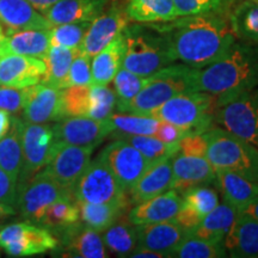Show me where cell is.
<instances>
[{
    "mask_svg": "<svg viewBox=\"0 0 258 258\" xmlns=\"http://www.w3.org/2000/svg\"><path fill=\"white\" fill-rule=\"evenodd\" d=\"M166 37L175 61L201 70L225 55L235 42L221 12L180 16L163 23H151Z\"/></svg>",
    "mask_w": 258,
    "mask_h": 258,
    "instance_id": "1",
    "label": "cell"
},
{
    "mask_svg": "<svg viewBox=\"0 0 258 258\" xmlns=\"http://www.w3.org/2000/svg\"><path fill=\"white\" fill-rule=\"evenodd\" d=\"M199 91L215 97V106L258 86V48L234 42L225 55L199 70Z\"/></svg>",
    "mask_w": 258,
    "mask_h": 258,
    "instance_id": "2",
    "label": "cell"
},
{
    "mask_svg": "<svg viewBox=\"0 0 258 258\" xmlns=\"http://www.w3.org/2000/svg\"><path fill=\"white\" fill-rule=\"evenodd\" d=\"M198 77V69L185 63H171L148 76L143 89L118 112L150 115L172 97L199 91Z\"/></svg>",
    "mask_w": 258,
    "mask_h": 258,
    "instance_id": "3",
    "label": "cell"
},
{
    "mask_svg": "<svg viewBox=\"0 0 258 258\" xmlns=\"http://www.w3.org/2000/svg\"><path fill=\"white\" fill-rule=\"evenodd\" d=\"M122 36L124 41L122 67L135 74L148 77L175 62L166 37L153 24H128Z\"/></svg>",
    "mask_w": 258,
    "mask_h": 258,
    "instance_id": "4",
    "label": "cell"
},
{
    "mask_svg": "<svg viewBox=\"0 0 258 258\" xmlns=\"http://www.w3.org/2000/svg\"><path fill=\"white\" fill-rule=\"evenodd\" d=\"M207 154L215 170H227L258 183V148L225 128L205 132Z\"/></svg>",
    "mask_w": 258,
    "mask_h": 258,
    "instance_id": "5",
    "label": "cell"
},
{
    "mask_svg": "<svg viewBox=\"0 0 258 258\" xmlns=\"http://www.w3.org/2000/svg\"><path fill=\"white\" fill-rule=\"evenodd\" d=\"M215 97L205 91L180 93L161 104L150 116L182 128L186 135L203 134L214 121Z\"/></svg>",
    "mask_w": 258,
    "mask_h": 258,
    "instance_id": "6",
    "label": "cell"
},
{
    "mask_svg": "<svg viewBox=\"0 0 258 258\" xmlns=\"http://www.w3.org/2000/svg\"><path fill=\"white\" fill-rule=\"evenodd\" d=\"M71 196H73L72 190L60 184L42 169L21 185L17 207L25 220L41 224L44 213L54 202Z\"/></svg>",
    "mask_w": 258,
    "mask_h": 258,
    "instance_id": "7",
    "label": "cell"
},
{
    "mask_svg": "<svg viewBox=\"0 0 258 258\" xmlns=\"http://www.w3.org/2000/svg\"><path fill=\"white\" fill-rule=\"evenodd\" d=\"M214 121L258 148V86L218 104Z\"/></svg>",
    "mask_w": 258,
    "mask_h": 258,
    "instance_id": "8",
    "label": "cell"
},
{
    "mask_svg": "<svg viewBox=\"0 0 258 258\" xmlns=\"http://www.w3.org/2000/svg\"><path fill=\"white\" fill-rule=\"evenodd\" d=\"M125 194L111 170L99 158L89 164L73 188V196L78 202L128 203Z\"/></svg>",
    "mask_w": 258,
    "mask_h": 258,
    "instance_id": "9",
    "label": "cell"
},
{
    "mask_svg": "<svg viewBox=\"0 0 258 258\" xmlns=\"http://www.w3.org/2000/svg\"><path fill=\"white\" fill-rule=\"evenodd\" d=\"M57 239L46 227L16 222L0 230V249L11 257H30L54 250Z\"/></svg>",
    "mask_w": 258,
    "mask_h": 258,
    "instance_id": "10",
    "label": "cell"
},
{
    "mask_svg": "<svg viewBox=\"0 0 258 258\" xmlns=\"http://www.w3.org/2000/svg\"><path fill=\"white\" fill-rule=\"evenodd\" d=\"M55 148L51 125L23 121L22 125V153L23 166L19 175V186L43 169L50 160ZM18 184V183H17Z\"/></svg>",
    "mask_w": 258,
    "mask_h": 258,
    "instance_id": "11",
    "label": "cell"
},
{
    "mask_svg": "<svg viewBox=\"0 0 258 258\" xmlns=\"http://www.w3.org/2000/svg\"><path fill=\"white\" fill-rule=\"evenodd\" d=\"M98 158L111 170L125 191H129L140 177L152 165L140 151L118 138L102 151Z\"/></svg>",
    "mask_w": 258,
    "mask_h": 258,
    "instance_id": "12",
    "label": "cell"
},
{
    "mask_svg": "<svg viewBox=\"0 0 258 258\" xmlns=\"http://www.w3.org/2000/svg\"><path fill=\"white\" fill-rule=\"evenodd\" d=\"M56 143L96 148L109 134L114 133L111 122L88 116H66L51 125Z\"/></svg>",
    "mask_w": 258,
    "mask_h": 258,
    "instance_id": "13",
    "label": "cell"
},
{
    "mask_svg": "<svg viewBox=\"0 0 258 258\" xmlns=\"http://www.w3.org/2000/svg\"><path fill=\"white\" fill-rule=\"evenodd\" d=\"M93 150V147L73 146L55 141L54 152L43 170L73 192L76 183L91 163Z\"/></svg>",
    "mask_w": 258,
    "mask_h": 258,
    "instance_id": "14",
    "label": "cell"
},
{
    "mask_svg": "<svg viewBox=\"0 0 258 258\" xmlns=\"http://www.w3.org/2000/svg\"><path fill=\"white\" fill-rule=\"evenodd\" d=\"M23 106L24 120L31 123H49L66 117L62 102V90L38 83L29 86Z\"/></svg>",
    "mask_w": 258,
    "mask_h": 258,
    "instance_id": "15",
    "label": "cell"
},
{
    "mask_svg": "<svg viewBox=\"0 0 258 258\" xmlns=\"http://www.w3.org/2000/svg\"><path fill=\"white\" fill-rule=\"evenodd\" d=\"M128 24L129 18L125 12L118 6L111 5L91 22L79 47V53L91 57L96 55L118 36Z\"/></svg>",
    "mask_w": 258,
    "mask_h": 258,
    "instance_id": "16",
    "label": "cell"
},
{
    "mask_svg": "<svg viewBox=\"0 0 258 258\" xmlns=\"http://www.w3.org/2000/svg\"><path fill=\"white\" fill-rule=\"evenodd\" d=\"M46 73L43 59L34 56L5 54L0 56V85L25 89L41 83Z\"/></svg>",
    "mask_w": 258,
    "mask_h": 258,
    "instance_id": "17",
    "label": "cell"
},
{
    "mask_svg": "<svg viewBox=\"0 0 258 258\" xmlns=\"http://www.w3.org/2000/svg\"><path fill=\"white\" fill-rule=\"evenodd\" d=\"M173 180L171 189L179 195L198 185L215 182V169L206 157H186L177 152L172 158Z\"/></svg>",
    "mask_w": 258,
    "mask_h": 258,
    "instance_id": "18",
    "label": "cell"
},
{
    "mask_svg": "<svg viewBox=\"0 0 258 258\" xmlns=\"http://www.w3.org/2000/svg\"><path fill=\"white\" fill-rule=\"evenodd\" d=\"M183 198L175 189L138 203L128 213V220L135 226L157 224L176 218L182 207Z\"/></svg>",
    "mask_w": 258,
    "mask_h": 258,
    "instance_id": "19",
    "label": "cell"
},
{
    "mask_svg": "<svg viewBox=\"0 0 258 258\" xmlns=\"http://www.w3.org/2000/svg\"><path fill=\"white\" fill-rule=\"evenodd\" d=\"M139 246L146 247L156 252L170 257L178 246L188 231L180 226L175 219L157 224L137 226Z\"/></svg>",
    "mask_w": 258,
    "mask_h": 258,
    "instance_id": "20",
    "label": "cell"
},
{
    "mask_svg": "<svg viewBox=\"0 0 258 258\" xmlns=\"http://www.w3.org/2000/svg\"><path fill=\"white\" fill-rule=\"evenodd\" d=\"M111 0H60L43 12L49 23L59 25L64 23L92 22L108 9Z\"/></svg>",
    "mask_w": 258,
    "mask_h": 258,
    "instance_id": "21",
    "label": "cell"
},
{
    "mask_svg": "<svg viewBox=\"0 0 258 258\" xmlns=\"http://www.w3.org/2000/svg\"><path fill=\"white\" fill-rule=\"evenodd\" d=\"M64 256L79 258H104L108 251L99 232L84 224H74L61 232Z\"/></svg>",
    "mask_w": 258,
    "mask_h": 258,
    "instance_id": "22",
    "label": "cell"
},
{
    "mask_svg": "<svg viewBox=\"0 0 258 258\" xmlns=\"http://www.w3.org/2000/svg\"><path fill=\"white\" fill-rule=\"evenodd\" d=\"M226 252L231 257H258V221L245 213H238L224 240Z\"/></svg>",
    "mask_w": 258,
    "mask_h": 258,
    "instance_id": "23",
    "label": "cell"
},
{
    "mask_svg": "<svg viewBox=\"0 0 258 258\" xmlns=\"http://www.w3.org/2000/svg\"><path fill=\"white\" fill-rule=\"evenodd\" d=\"M0 24L5 31L50 29L53 25L28 0H0Z\"/></svg>",
    "mask_w": 258,
    "mask_h": 258,
    "instance_id": "24",
    "label": "cell"
},
{
    "mask_svg": "<svg viewBox=\"0 0 258 258\" xmlns=\"http://www.w3.org/2000/svg\"><path fill=\"white\" fill-rule=\"evenodd\" d=\"M172 158L159 160L148 167L146 172L129 190L131 200L134 205L152 199L167 191L172 186Z\"/></svg>",
    "mask_w": 258,
    "mask_h": 258,
    "instance_id": "25",
    "label": "cell"
},
{
    "mask_svg": "<svg viewBox=\"0 0 258 258\" xmlns=\"http://www.w3.org/2000/svg\"><path fill=\"white\" fill-rule=\"evenodd\" d=\"M215 182L225 202L237 213L258 199V183L227 170H215Z\"/></svg>",
    "mask_w": 258,
    "mask_h": 258,
    "instance_id": "26",
    "label": "cell"
},
{
    "mask_svg": "<svg viewBox=\"0 0 258 258\" xmlns=\"http://www.w3.org/2000/svg\"><path fill=\"white\" fill-rule=\"evenodd\" d=\"M50 29L6 31V54L43 59L51 46Z\"/></svg>",
    "mask_w": 258,
    "mask_h": 258,
    "instance_id": "27",
    "label": "cell"
},
{
    "mask_svg": "<svg viewBox=\"0 0 258 258\" xmlns=\"http://www.w3.org/2000/svg\"><path fill=\"white\" fill-rule=\"evenodd\" d=\"M237 214L238 213L230 205L224 202L209 212L201 222L188 233L211 243L224 244L226 235L230 232Z\"/></svg>",
    "mask_w": 258,
    "mask_h": 258,
    "instance_id": "28",
    "label": "cell"
},
{
    "mask_svg": "<svg viewBox=\"0 0 258 258\" xmlns=\"http://www.w3.org/2000/svg\"><path fill=\"white\" fill-rule=\"evenodd\" d=\"M123 51L124 41L121 32L110 43L106 44L101 51H98L96 55L92 56V84H95V85H108L112 82L115 74L122 66Z\"/></svg>",
    "mask_w": 258,
    "mask_h": 258,
    "instance_id": "29",
    "label": "cell"
},
{
    "mask_svg": "<svg viewBox=\"0 0 258 258\" xmlns=\"http://www.w3.org/2000/svg\"><path fill=\"white\" fill-rule=\"evenodd\" d=\"M124 12L135 23H163L178 17L173 0H127Z\"/></svg>",
    "mask_w": 258,
    "mask_h": 258,
    "instance_id": "30",
    "label": "cell"
},
{
    "mask_svg": "<svg viewBox=\"0 0 258 258\" xmlns=\"http://www.w3.org/2000/svg\"><path fill=\"white\" fill-rule=\"evenodd\" d=\"M22 125L23 121L12 117L11 127L4 138L0 140V167L18 183L23 166L22 153Z\"/></svg>",
    "mask_w": 258,
    "mask_h": 258,
    "instance_id": "31",
    "label": "cell"
},
{
    "mask_svg": "<svg viewBox=\"0 0 258 258\" xmlns=\"http://www.w3.org/2000/svg\"><path fill=\"white\" fill-rule=\"evenodd\" d=\"M78 53V49L51 44L46 56L43 57L46 73L41 83L59 90L66 89L71 64Z\"/></svg>",
    "mask_w": 258,
    "mask_h": 258,
    "instance_id": "32",
    "label": "cell"
},
{
    "mask_svg": "<svg viewBox=\"0 0 258 258\" xmlns=\"http://www.w3.org/2000/svg\"><path fill=\"white\" fill-rule=\"evenodd\" d=\"M105 247L118 257H129L139 246L137 226L120 218L102 232Z\"/></svg>",
    "mask_w": 258,
    "mask_h": 258,
    "instance_id": "33",
    "label": "cell"
},
{
    "mask_svg": "<svg viewBox=\"0 0 258 258\" xmlns=\"http://www.w3.org/2000/svg\"><path fill=\"white\" fill-rule=\"evenodd\" d=\"M230 25L235 37L258 42V0H243L230 15Z\"/></svg>",
    "mask_w": 258,
    "mask_h": 258,
    "instance_id": "34",
    "label": "cell"
},
{
    "mask_svg": "<svg viewBox=\"0 0 258 258\" xmlns=\"http://www.w3.org/2000/svg\"><path fill=\"white\" fill-rule=\"evenodd\" d=\"M78 203L83 224L99 233L121 218L127 206V203Z\"/></svg>",
    "mask_w": 258,
    "mask_h": 258,
    "instance_id": "35",
    "label": "cell"
},
{
    "mask_svg": "<svg viewBox=\"0 0 258 258\" xmlns=\"http://www.w3.org/2000/svg\"><path fill=\"white\" fill-rule=\"evenodd\" d=\"M80 220V208L79 203L71 198L59 200L54 202L44 213L41 224L48 230L62 232Z\"/></svg>",
    "mask_w": 258,
    "mask_h": 258,
    "instance_id": "36",
    "label": "cell"
},
{
    "mask_svg": "<svg viewBox=\"0 0 258 258\" xmlns=\"http://www.w3.org/2000/svg\"><path fill=\"white\" fill-rule=\"evenodd\" d=\"M118 138L134 146L152 163L173 157L178 152V143H164L154 135L118 134Z\"/></svg>",
    "mask_w": 258,
    "mask_h": 258,
    "instance_id": "37",
    "label": "cell"
},
{
    "mask_svg": "<svg viewBox=\"0 0 258 258\" xmlns=\"http://www.w3.org/2000/svg\"><path fill=\"white\" fill-rule=\"evenodd\" d=\"M226 249L221 243H211L186 233L170 257L176 258H220L226 257Z\"/></svg>",
    "mask_w": 258,
    "mask_h": 258,
    "instance_id": "38",
    "label": "cell"
},
{
    "mask_svg": "<svg viewBox=\"0 0 258 258\" xmlns=\"http://www.w3.org/2000/svg\"><path fill=\"white\" fill-rule=\"evenodd\" d=\"M114 132L120 134L132 135H154L160 121L150 115L127 114V112H117L109 117Z\"/></svg>",
    "mask_w": 258,
    "mask_h": 258,
    "instance_id": "39",
    "label": "cell"
},
{
    "mask_svg": "<svg viewBox=\"0 0 258 258\" xmlns=\"http://www.w3.org/2000/svg\"><path fill=\"white\" fill-rule=\"evenodd\" d=\"M146 78L147 77H141L124 67H120L112 79L115 93L117 97V102H116L117 110L127 105L138 95L146 83Z\"/></svg>",
    "mask_w": 258,
    "mask_h": 258,
    "instance_id": "40",
    "label": "cell"
},
{
    "mask_svg": "<svg viewBox=\"0 0 258 258\" xmlns=\"http://www.w3.org/2000/svg\"><path fill=\"white\" fill-rule=\"evenodd\" d=\"M66 116H88L91 110V85L69 86L62 90Z\"/></svg>",
    "mask_w": 258,
    "mask_h": 258,
    "instance_id": "41",
    "label": "cell"
},
{
    "mask_svg": "<svg viewBox=\"0 0 258 258\" xmlns=\"http://www.w3.org/2000/svg\"><path fill=\"white\" fill-rule=\"evenodd\" d=\"M91 22L64 23L54 25L50 29V42L55 46H62L78 49Z\"/></svg>",
    "mask_w": 258,
    "mask_h": 258,
    "instance_id": "42",
    "label": "cell"
},
{
    "mask_svg": "<svg viewBox=\"0 0 258 258\" xmlns=\"http://www.w3.org/2000/svg\"><path fill=\"white\" fill-rule=\"evenodd\" d=\"M91 110L89 117L95 120H106L114 114L117 97L115 91L108 88V85L91 84Z\"/></svg>",
    "mask_w": 258,
    "mask_h": 258,
    "instance_id": "43",
    "label": "cell"
},
{
    "mask_svg": "<svg viewBox=\"0 0 258 258\" xmlns=\"http://www.w3.org/2000/svg\"><path fill=\"white\" fill-rule=\"evenodd\" d=\"M183 203L188 205L201 215L202 219L219 205L218 194L206 185H198L182 195Z\"/></svg>",
    "mask_w": 258,
    "mask_h": 258,
    "instance_id": "44",
    "label": "cell"
},
{
    "mask_svg": "<svg viewBox=\"0 0 258 258\" xmlns=\"http://www.w3.org/2000/svg\"><path fill=\"white\" fill-rule=\"evenodd\" d=\"M173 3L178 17L221 12L230 5L227 0H173Z\"/></svg>",
    "mask_w": 258,
    "mask_h": 258,
    "instance_id": "45",
    "label": "cell"
},
{
    "mask_svg": "<svg viewBox=\"0 0 258 258\" xmlns=\"http://www.w3.org/2000/svg\"><path fill=\"white\" fill-rule=\"evenodd\" d=\"M91 56L78 53L72 61L67 77V88L76 85H91Z\"/></svg>",
    "mask_w": 258,
    "mask_h": 258,
    "instance_id": "46",
    "label": "cell"
},
{
    "mask_svg": "<svg viewBox=\"0 0 258 258\" xmlns=\"http://www.w3.org/2000/svg\"><path fill=\"white\" fill-rule=\"evenodd\" d=\"M25 89H14L0 85V109L9 111L10 114H17L23 110L27 93Z\"/></svg>",
    "mask_w": 258,
    "mask_h": 258,
    "instance_id": "47",
    "label": "cell"
},
{
    "mask_svg": "<svg viewBox=\"0 0 258 258\" xmlns=\"http://www.w3.org/2000/svg\"><path fill=\"white\" fill-rule=\"evenodd\" d=\"M207 146L205 134H189L178 141V152L186 157H206Z\"/></svg>",
    "mask_w": 258,
    "mask_h": 258,
    "instance_id": "48",
    "label": "cell"
},
{
    "mask_svg": "<svg viewBox=\"0 0 258 258\" xmlns=\"http://www.w3.org/2000/svg\"><path fill=\"white\" fill-rule=\"evenodd\" d=\"M17 183L0 167V203L9 208L17 207Z\"/></svg>",
    "mask_w": 258,
    "mask_h": 258,
    "instance_id": "49",
    "label": "cell"
},
{
    "mask_svg": "<svg viewBox=\"0 0 258 258\" xmlns=\"http://www.w3.org/2000/svg\"><path fill=\"white\" fill-rule=\"evenodd\" d=\"M185 132L182 128L170 123L166 121H160L154 137L164 141V143H178L183 137H185Z\"/></svg>",
    "mask_w": 258,
    "mask_h": 258,
    "instance_id": "50",
    "label": "cell"
},
{
    "mask_svg": "<svg viewBox=\"0 0 258 258\" xmlns=\"http://www.w3.org/2000/svg\"><path fill=\"white\" fill-rule=\"evenodd\" d=\"M175 220L178 222L184 230L189 232L201 222L202 217L195 211V209L190 207V206L185 205V203H182V207H180L179 212L177 213Z\"/></svg>",
    "mask_w": 258,
    "mask_h": 258,
    "instance_id": "51",
    "label": "cell"
},
{
    "mask_svg": "<svg viewBox=\"0 0 258 258\" xmlns=\"http://www.w3.org/2000/svg\"><path fill=\"white\" fill-rule=\"evenodd\" d=\"M129 257L133 258H164L165 256L159 252H156V251H152L150 249H146V247L138 246Z\"/></svg>",
    "mask_w": 258,
    "mask_h": 258,
    "instance_id": "52",
    "label": "cell"
},
{
    "mask_svg": "<svg viewBox=\"0 0 258 258\" xmlns=\"http://www.w3.org/2000/svg\"><path fill=\"white\" fill-rule=\"evenodd\" d=\"M11 114H10L9 111L2 110V109H0V140H2L9 132L10 127H11Z\"/></svg>",
    "mask_w": 258,
    "mask_h": 258,
    "instance_id": "53",
    "label": "cell"
},
{
    "mask_svg": "<svg viewBox=\"0 0 258 258\" xmlns=\"http://www.w3.org/2000/svg\"><path fill=\"white\" fill-rule=\"evenodd\" d=\"M30 4L34 6L37 11H40L41 14H43L46 10H48L50 6H53L56 3H59L60 0H28Z\"/></svg>",
    "mask_w": 258,
    "mask_h": 258,
    "instance_id": "54",
    "label": "cell"
},
{
    "mask_svg": "<svg viewBox=\"0 0 258 258\" xmlns=\"http://www.w3.org/2000/svg\"><path fill=\"white\" fill-rule=\"evenodd\" d=\"M241 213H245V214L250 215L251 218H253L254 220L258 221V199L254 200L253 202H251L250 205L244 209V212Z\"/></svg>",
    "mask_w": 258,
    "mask_h": 258,
    "instance_id": "55",
    "label": "cell"
},
{
    "mask_svg": "<svg viewBox=\"0 0 258 258\" xmlns=\"http://www.w3.org/2000/svg\"><path fill=\"white\" fill-rule=\"evenodd\" d=\"M6 54V31L0 24V56Z\"/></svg>",
    "mask_w": 258,
    "mask_h": 258,
    "instance_id": "56",
    "label": "cell"
},
{
    "mask_svg": "<svg viewBox=\"0 0 258 258\" xmlns=\"http://www.w3.org/2000/svg\"><path fill=\"white\" fill-rule=\"evenodd\" d=\"M15 213H16V211L14 208H9V207H6V206L0 203V220H2V219L10 217V215H14Z\"/></svg>",
    "mask_w": 258,
    "mask_h": 258,
    "instance_id": "57",
    "label": "cell"
},
{
    "mask_svg": "<svg viewBox=\"0 0 258 258\" xmlns=\"http://www.w3.org/2000/svg\"><path fill=\"white\" fill-rule=\"evenodd\" d=\"M227 2H228V4H232V3H233L234 0H227Z\"/></svg>",
    "mask_w": 258,
    "mask_h": 258,
    "instance_id": "58",
    "label": "cell"
},
{
    "mask_svg": "<svg viewBox=\"0 0 258 258\" xmlns=\"http://www.w3.org/2000/svg\"><path fill=\"white\" fill-rule=\"evenodd\" d=\"M2 228H3V226H2V225H0V230H2Z\"/></svg>",
    "mask_w": 258,
    "mask_h": 258,
    "instance_id": "59",
    "label": "cell"
}]
</instances>
